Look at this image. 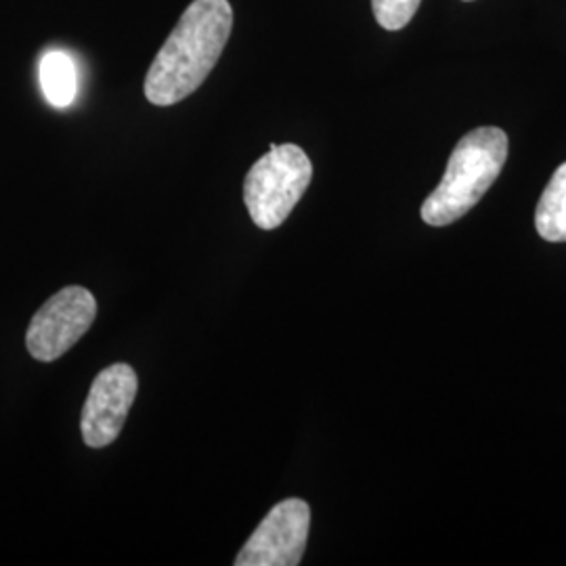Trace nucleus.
Segmentation results:
<instances>
[{
	"label": "nucleus",
	"mask_w": 566,
	"mask_h": 566,
	"mask_svg": "<svg viewBox=\"0 0 566 566\" xmlns=\"http://www.w3.org/2000/svg\"><path fill=\"white\" fill-rule=\"evenodd\" d=\"M231 30L229 0H193L149 65L147 102L170 107L193 95L221 60Z\"/></svg>",
	"instance_id": "nucleus-1"
},
{
	"label": "nucleus",
	"mask_w": 566,
	"mask_h": 566,
	"mask_svg": "<svg viewBox=\"0 0 566 566\" xmlns=\"http://www.w3.org/2000/svg\"><path fill=\"white\" fill-rule=\"evenodd\" d=\"M507 158V135L495 126L470 130L449 156L443 181L422 203V221L447 227L462 219L497 181Z\"/></svg>",
	"instance_id": "nucleus-2"
},
{
	"label": "nucleus",
	"mask_w": 566,
	"mask_h": 566,
	"mask_svg": "<svg viewBox=\"0 0 566 566\" xmlns=\"http://www.w3.org/2000/svg\"><path fill=\"white\" fill-rule=\"evenodd\" d=\"M313 181V164L294 143L271 145L243 181V202L254 224L273 231L285 223Z\"/></svg>",
	"instance_id": "nucleus-3"
},
{
	"label": "nucleus",
	"mask_w": 566,
	"mask_h": 566,
	"mask_svg": "<svg viewBox=\"0 0 566 566\" xmlns=\"http://www.w3.org/2000/svg\"><path fill=\"white\" fill-rule=\"evenodd\" d=\"M97 317V301L91 290L67 285L42 304L32 317L25 346L42 364L63 357L93 327Z\"/></svg>",
	"instance_id": "nucleus-4"
},
{
	"label": "nucleus",
	"mask_w": 566,
	"mask_h": 566,
	"mask_svg": "<svg viewBox=\"0 0 566 566\" xmlns=\"http://www.w3.org/2000/svg\"><path fill=\"white\" fill-rule=\"evenodd\" d=\"M311 531V507L298 497L283 500L240 549L235 566H298Z\"/></svg>",
	"instance_id": "nucleus-5"
},
{
	"label": "nucleus",
	"mask_w": 566,
	"mask_h": 566,
	"mask_svg": "<svg viewBox=\"0 0 566 566\" xmlns=\"http://www.w3.org/2000/svg\"><path fill=\"white\" fill-rule=\"evenodd\" d=\"M137 390L139 378L128 364L109 365L97 374L82 407L81 430L86 446L102 449L120 437Z\"/></svg>",
	"instance_id": "nucleus-6"
},
{
	"label": "nucleus",
	"mask_w": 566,
	"mask_h": 566,
	"mask_svg": "<svg viewBox=\"0 0 566 566\" xmlns=\"http://www.w3.org/2000/svg\"><path fill=\"white\" fill-rule=\"evenodd\" d=\"M41 86L53 107H67L78 95V70L63 51H49L41 60Z\"/></svg>",
	"instance_id": "nucleus-7"
},
{
	"label": "nucleus",
	"mask_w": 566,
	"mask_h": 566,
	"mask_svg": "<svg viewBox=\"0 0 566 566\" xmlns=\"http://www.w3.org/2000/svg\"><path fill=\"white\" fill-rule=\"evenodd\" d=\"M535 227L546 242H566V163L558 166L539 198Z\"/></svg>",
	"instance_id": "nucleus-8"
},
{
	"label": "nucleus",
	"mask_w": 566,
	"mask_h": 566,
	"mask_svg": "<svg viewBox=\"0 0 566 566\" xmlns=\"http://www.w3.org/2000/svg\"><path fill=\"white\" fill-rule=\"evenodd\" d=\"M420 2L422 0H371V9L374 18L385 30L397 32L413 20Z\"/></svg>",
	"instance_id": "nucleus-9"
},
{
	"label": "nucleus",
	"mask_w": 566,
	"mask_h": 566,
	"mask_svg": "<svg viewBox=\"0 0 566 566\" xmlns=\"http://www.w3.org/2000/svg\"><path fill=\"white\" fill-rule=\"evenodd\" d=\"M465 2H472V0H465Z\"/></svg>",
	"instance_id": "nucleus-10"
}]
</instances>
